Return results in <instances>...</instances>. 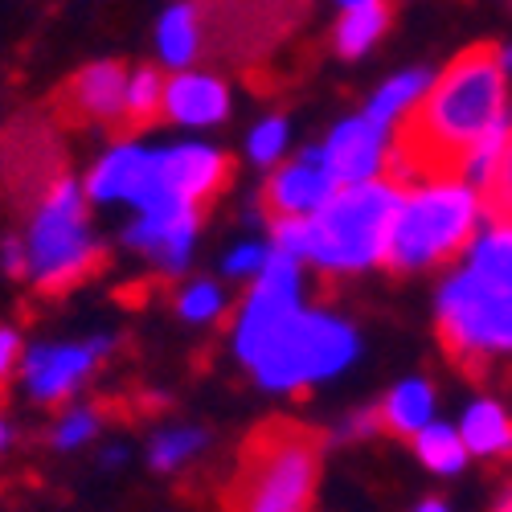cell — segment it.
<instances>
[{"label": "cell", "mask_w": 512, "mask_h": 512, "mask_svg": "<svg viewBox=\"0 0 512 512\" xmlns=\"http://www.w3.org/2000/svg\"><path fill=\"white\" fill-rule=\"evenodd\" d=\"M508 115V74L496 46H472L431 82L422 103L398 123L386 181L418 189L431 181H463V164Z\"/></svg>", "instance_id": "6da1fadb"}, {"label": "cell", "mask_w": 512, "mask_h": 512, "mask_svg": "<svg viewBox=\"0 0 512 512\" xmlns=\"http://www.w3.org/2000/svg\"><path fill=\"white\" fill-rule=\"evenodd\" d=\"M402 201H406V193L386 177L349 185V189H340L316 218L279 222L275 250L291 254V259H300V263L308 259L328 275H353L373 263H386Z\"/></svg>", "instance_id": "7a4b0ae2"}, {"label": "cell", "mask_w": 512, "mask_h": 512, "mask_svg": "<svg viewBox=\"0 0 512 512\" xmlns=\"http://www.w3.org/2000/svg\"><path fill=\"white\" fill-rule=\"evenodd\" d=\"M320 435L304 422L275 418L242 443L238 472L222 492L226 512H312L320 480Z\"/></svg>", "instance_id": "3957f363"}, {"label": "cell", "mask_w": 512, "mask_h": 512, "mask_svg": "<svg viewBox=\"0 0 512 512\" xmlns=\"http://www.w3.org/2000/svg\"><path fill=\"white\" fill-rule=\"evenodd\" d=\"M480 213H484V197L467 181H431L410 189L394 222L386 267L406 275L451 263L455 254L476 246Z\"/></svg>", "instance_id": "277c9868"}, {"label": "cell", "mask_w": 512, "mask_h": 512, "mask_svg": "<svg viewBox=\"0 0 512 512\" xmlns=\"http://www.w3.org/2000/svg\"><path fill=\"white\" fill-rule=\"evenodd\" d=\"M25 254L37 291L46 295H62L103 267V250L87 230V189H78L70 177H62L41 197L29 222Z\"/></svg>", "instance_id": "5b68a950"}, {"label": "cell", "mask_w": 512, "mask_h": 512, "mask_svg": "<svg viewBox=\"0 0 512 512\" xmlns=\"http://www.w3.org/2000/svg\"><path fill=\"white\" fill-rule=\"evenodd\" d=\"M439 336L463 373H484L492 357L512 353V291L459 271L439 291Z\"/></svg>", "instance_id": "8992f818"}, {"label": "cell", "mask_w": 512, "mask_h": 512, "mask_svg": "<svg viewBox=\"0 0 512 512\" xmlns=\"http://www.w3.org/2000/svg\"><path fill=\"white\" fill-rule=\"evenodd\" d=\"M353 357H357L353 324L324 312H300L275 332V340L250 369L267 390H300L353 365Z\"/></svg>", "instance_id": "52a82bcc"}, {"label": "cell", "mask_w": 512, "mask_h": 512, "mask_svg": "<svg viewBox=\"0 0 512 512\" xmlns=\"http://www.w3.org/2000/svg\"><path fill=\"white\" fill-rule=\"evenodd\" d=\"M300 287H304L300 259H291V254L271 246V259H267L263 275L254 279L246 304L238 308V324H234V349L246 365L259 361L263 349L275 340V332L304 312L300 308Z\"/></svg>", "instance_id": "ba28073f"}, {"label": "cell", "mask_w": 512, "mask_h": 512, "mask_svg": "<svg viewBox=\"0 0 512 512\" xmlns=\"http://www.w3.org/2000/svg\"><path fill=\"white\" fill-rule=\"evenodd\" d=\"M127 82H132V74L123 70V62L107 58V62L82 66L58 87L54 115L70 127H115V132H123Z\"/></svg>", "instance_id": "9c48e42d"}, {"label": "cell", "mask_w": 512, "mask_h": 512, "mask_svg": "<svg viewBox=\"0 0 512 512\" xmlns=\"http://www.w3.org/2000/svg\"><path fill=\"white\" fill-rule=\"evenodd\" d=\"M340 193V185L332 181L324 152H304L300 160L279 164L275 177L263 185V213L271 218V226L279 222H304L316 218V213Z\"/></svg>", "instance_id": "30bf717a"}, {"label": "cell", "mask_w": 512, "mask_h": 512, "mask_svg": "<svg viewBox=\"0 0 512 512\" xmlns=\"http://www.w3.org/2000/svg\"><path fill=\"white\" fill-rule=\"evenodd\" d=\"M111 349V340L95 336V340H78V345H41L25 357V386L37 402H62L70 398L82 381L91 377V369L103 361V353Z\"/></svg>", "instance_id": "8fae6325"}, {"label": "cell", "mask_w": 512, "mask_h": 512, "mask_svg": "<svg viewBox=\"0 0 512 512\" xmlns=\"http://www.w3.org/2000/svg\"><path fill=\"white\" fill-rule=\"evenodd\" d=\"M5 156H0V177L17 193V201L46 197L62 181V148L46 127H13L5 136Z\"/></svg>", "instance_id": "7c38bea8"}, {"label": "cell", "mask_w": 512, "mask_h": 512, "mask_svg": "<svg viewBox=\"0 0 512 512\" xmlns=\"http://www.w3.org/2000/svg\"><path fill=\"white\" fill-rule=\"evenodd\" d=\"M320 152H324V164H328V173H332V181L340 189L377 181L381 173H386V164H390V140H386V132L373 127L365 115L336 123L328 144Z\"/></svg>", "instance_id": "4fadbf2b"}, {"label": "cell", "mask_w": 512, "mask_h": 512, "mask_svg": "<svg viewBox=\"0 0 512 512\" xmlns=\"http://www.w3.org/2000/svg\"><path fill=\"white\" fill-rule=\"evenodd\" d=\"M164 168V185L173 189L189 205H205L218 197L234 181V160L218 148H201V144H181V148H164L160 152Z\"/></svg>", "instance_id": "5bb4252c"}, {"label": "cell", "mask_w": 512, "mask_h": 512, "mask_svg": "<svg viewBox=\"0 0 512 512\" xmlns=\"http://www.w3.org/2000/svg\"><path fill=\"white\" fill-rule=\"evenodd\" d=\"M230 111V91L222 78L213 74H173L168 78V91H164V119L168 123H185V127H209V123H222Z\"/></svg>", "instance_id": "9a60e30c"}, {"label": "cell", "mask_w": 512, "mask_h": 512, "mask_svg": "<svg viewBox=\"0 0 512 512\" xmlns=\"http://www.w3.org/2000/svg\"><path fill=\"white\" fill-rule=\"evenodd\" d=\"M377 418H381V431H390L394 439H418L435 418V394L422 377L398 381L386 394V402H381Z\"/></svg>", "instance_id": "2e32d148"}, {"label": "cell", "mask_w": 512, "mask_h": 512, "mask_svg": "<svg viewBox=\"0 0 512 512\" xmlns=\"http://www.w3.org/2000/svg\"><path fill=\"white\" fill-rule=\"evenodd\" d=\"M205 46V21H201V9L197 5H173L160 25H156V50L164 58V66H173L185 74L189 62H197Z\"/></svg>", "instance_id": "e0dca14e"}, {"label": "cell", "mask_w": 512, "mask_h": 512, "mask_svg": "<svg viewBox=\"0 0 512 512\" xmlns=\"http://www.w3.org/2000/svg\"><path fill=\"white\" fill-rule=\"evenodd\" d=\"M459 439L467 455H512V414L500 402L480 398L463 410Z\"/></svg>", "instance_id": "ac0fdd59"}, {"label": "cell", "mask_w": 512, "mask_h": 512, "mask_svg": "<svg viewBox=\"0 0 512 512\" xmlns=\"http://www.w3.org/2000/svg\"><path fill=\"white\" fill-rule=\"evenodd\" d=\"M390 21H394V5H381V0H349L336 21L340 58H361L373 41L390 29Z\"/></svg>", "instance_id": "d6986e66"}, {"label": "cell", "mask_w": 512, "mask_h": 512, "mask_svg": "<svg viewBox=\"0 0 512 512\" xmlns=\"http://www.w3.org/2000/svg\"><path fill=\"white\" fill-rule=\"evenodd\" d=\"M431 82H435V78L426 74V70H406V74L390 78L386 87H381V91L369 99L365 119H369L373 127H381V132H390L398 119H406V115L422 103V95L431 91Z\"/></svg>", "instance_id": "ffe728a7"}, {"label": "cell", "mask_w": 512, "mask_h": 512, "mask_svg": "<svg viewBox=\"0 0 512 512\" xmlns=\"http://www.w3.org/2000/svg\"><path fill=\"white\" fill-rule=\"evenodd\" d=\"M467 275H476L488 287L512 291V222H496L476 238Z\"/></svg>", "instance_id": "44dd1931"}, {"label": "cell", "mask_w": 512, "mask_h": 512, "mask_svg": "<svg viewBox=\"0 0 512 512\" xmlns=\"http://www.w3.org/2000/svg\"><path fill=\"white\" fill-rule=\"evenodd\" d=\"M164 91H168V78L152 66H140L127 82V111H123V132L119 136H136L144 127L164 119Z\"/></svg>", "instance_id": "7402d4cb"}, {"label": "cell", "mask_w": 512, "mask_h": 512, "mask_svg": "<svg viewBox=\"0 0 512 512\" xmlns=\"http://www.w3.org/2000/svg\"><path fill=\"white\" fill-rule=\"evenodd\" d=\"M414 451L439 476H455V472H463V463H467V447H463L459 431H451V426H443V422L426 426V431L414 439Z\"/></svg>", "instance_id": "603a6c76"}, {"label": "cell", "mask_w": 512, "mask_h": 512, "mask_svg": "<svg viewBox=\"0 0 512 512\" xmlns=\"http://www.w3.org/2000/svg\"><path fill=\"white\" fill-rule=\"evenodd\" d=\"M201 447H205V431H197V426L164 431V435L152 443V467H160V472H173V467H181L185 459H193Z\"/></svg>", "instance_id": "cb8c5ba5"}, {"label": "cell", "mask_w": 512, "mask_h": 512, "mask_svg": "<svg viewBox=\"0 0 512 512\" xmlns=\"http://www.w3.org/2000/svg\"><path fill=\"white\" fill-rule=\"evenodd\" d=\"M222 308H226V295H222L218 283H209V279H197V283H189V287L177 295V312H181L185 320H193V324L218 320Z\"/></svg>", "instance_id": "d4e9b609"}, {"label": "cell", "mask_w": 512, "mask_h": 512, "mask_svg": "<svg viewBox=\"0 0 512 512\" xmlns=\"http://www.w3.org/2000/svg\"><path fill=\"white\" fill-rule=\"evenodd\" d=\"M484 213L496 222H512V136H508V148H504V160L496 168V181L488 185L484 193Z\"/></svg>", "instance_id": "484cf974"}, {"label": "cell", "mask_w": 512, "mask_h": 512, "mask_svg": "<svg viewBox=\"0 0 512 512\" xmlns=\"http://www.w3.org/2000/svg\"><path fill=\"white\" fill-rule=\"evenodd\" d=\"M283 148H287V123L283 119H263L246 140V152L254 164H279Z\"/></svg>", "instance_id": "4316f807"}, {"label": "cell", "mask_w": 512, "mask_h": 512, "mask_svg": "<svg viewBox=\"0 0 512 512\" xmlns=\"http://www.w3.org/2000/svg\"><path fill=\"white\" fill-rule=\"evenodd\" d=\"M95 426H99V414L95 410H70L58 426H54V443L58 447H78V443H87L95 435Z\"/></svg>", "instance_id": "83f0119b"}, {"label": "cell", "mask_w": 512, "mask_h": 512, "mask_svg": "<svg viewBox=\"0 0 512 512\" xmlns=\"http://www.w3.org/2000/svg\"><path fill=\"white\" fill-rule=\"evenodd\" d=\"M267 259H271V250H267V246L246 242V246H238V250H230V254H226V275H230V279H242V275H263Z\"/></svg>", "instance_id": "f1b7e54d"}, {"label": "cell", "mask_w": 512, "mask_h": 512, "mask_svg": "<svg viewBox=\"0 0 512 512\" xmlns=\"http://www.w3.org/2000/svg\"><path fill=\"white\" fill-rule=\"evenodd\" d=\"M17 349H21V340L13 328H0V390H5V381H9V369L17 361Z\"/></svg>", "instance_id": "f546056e"}, {"label": "cell", "mask_w": 512, "mask_h": 512, "mask_svg": "<svg viewBox=\"0 0 512 512\" xmlns=\"http://www.w3.org/2000/svg\"><path fill=\"white\" fill-rule=\"evenodd\" d=\"M0 254H5V271H13V275H25L29 271V254H25V246L17 238H9L5 246H0Z\"/></svg>", "instance_id": "4dcf8cb0"}, {"label": "cell", "mask_w": 512, "mask_h": 512, "mask_svg": "<svg viewBox=\"0 0 512 512\" xmlns=\"http://www.w3.org/2000/svg\"><path fill=\"white\" fill-rule=\"evenodd\" d=\"M414 512H451V508H447L443 500H422V504H418Z\"/></svg>", "instance_id": "1f68e13d"}, {"label": "cell", "mask_w": 512, "mask_h": 512, "mask_svg": "<svg viewBox=\"0 0 512 512\" xmlns=\"http://www.w3.org/2000/svg\"><path fill=\"white\" fill-rule=\"evenodd\" d=\"M500 62H504V74H512V46H508V50H500Z\"/></svg>", "instance_id": "d6a6232c"}, {"label": "cell", "mask_w": 512, "mask_h": 512, "mask_svg": "<svg viewBox=\"0 0 512 512\" xmlns=\"http://www.w3.org/2000/svg\"><path fill=\"white\" fill-rule=\"evenodd\" d=\"M5 447H9V426L0 422V451H5Z\"/></svg>", "instance_id": "836d02e7"}, {"label": "cell", "mask_w": 512, "mask_h": 512, "mask_svg": "<svg viewBox=\"0 0 512 512\" xmlns=\"http://www.w3.org/2000/svg\"><path fill=\"white\" fill-rule=\"evenodd\" d=\"M500 512H512V496H508V500H504V508H500Z\"/></svg>", "instance_id": "e575fe53"}, {"label": "cell", "mask_w": 512, "mask_h": 512, "mask_svg": "<svg viewBox=\"0 0 512 512\" xmlns=\"http://www.w3.org/2000/svg\"><path fill=\"white\" fill-rule=\"evenodd\" d=\"M0 398H5V390H0Z\"/></svg>", "instance_id": "d590c367"}]
</instances>
